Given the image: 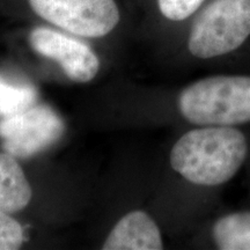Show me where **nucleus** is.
<instances>
[{
    "mask_svg": "<svg viewBox=\"0 0 250 250\" xmlns=\"http://www.w3.org/2000/svg\"><path fill=\"white\" fill-rule=\"evenodd\" d=\"M248 143L232 126H208L183 134L170 153V165L189 182L214 187L226 183L240 170Z\"/></svg>",
    "mask_w": 250,
    "mask_h": 250,
    "instance_id": "f257e3e1",
    "label": "nucleus"
},
{
    "mask_svg": "<svg viewBox=\"0 0 250 250\" xmlns=\"http://www.w3.org/2000/svg\"><path fill=\"white\" fill-rule=\"evenodd\" d=\"M30 46L43 57L57 62L70 79L87 83L98 74L100 61L86 43L46 27L30 31Z\"/></svg>",
    "mask_w": 250,
    "mask_h": 250,
    "instance_id": "423d86ee",
    "label": "nucleus"
},
{
    "mask_svg": "<svg viewBox=\"0 0 250 250\" xmlns=\"http://www.w3.org/2000/svg\"><path fill=\"white\" fill-rule=\"evenodd\" d=\"M31 9L48 22L74 35L102 37L120 21L115 0H28Z\"/></svg>",
    "mask_w": 250,
    "mask_h": 250,
    "instance_id": "20e7f679",
    "label": "nucleus"
},
{
    "mask_svg": "<svg viewBox=\"0 0 250 250\" xmlns=\"http://www.w3.org/2000/svg\"><path fill=\"white\" fill-rule=\"evenodd\" d=\"M181 114L197 125H230L250 122V77L217 76L187 87L179 99Z\"/></svg>",
    "mask_w": 250,
    "mask_h": 250,
    "instance_id": "f03ea898",
    "label": "nucleus"
},
{
    "mask_svg": "<svg viewBox=\"0 0 250 250\" xmlns=\"http://www.w3.org/2000/svg\"><path fill=\"white\" fill-rule=\"evenodd\" d=\"M65 124L54 109L35 104L0 121L2 148L17 159H29L48 149L62 136Z\"/></svg>",
    "mask_w": 250,
    "mask_h": 250,
    "instance_id": "39448f33",
    "label": "nucleus"
},
{
    "mask_svg": "<svg viewBox=\"0 0 250 250\" xmlns=\"http://www.w3.org/2000/svg\"><path fill=\"white\" fill-rule=\"evenodd\" d=\"M33 191L17 158L0 152V211L12 214L29 204Z\"/></svg>",
    "mask_w": 250,
    "mask_h": 250,
    "instance_id": "6e6552de",
    "label": "nucleus"
},
{
    "mask_svg": "<svg viewBox=\"0 0 250 250\" xmlns=\"http://www.w3.org/2000/svg\"><path fill=\"white\" fill-rule=\"evenodd\" d=\"M250 35V0H215L193 23L188 48L208 59L234 51Z\"/></svg>",
    "mask_w": 250,
    "mask_h": 250,
    "instance_id": "7ed1b4c3",
    "label": "nucleus"
},
{
    "mask_svg": "<svg viewBox=\"0 0 250 250\" xmlns=\"http://www.w3.org/2000/svg\"><path fill=\"white\" fill-rule=\"evenodd\" d=\"M215 245L221 250H250V212H235L215 221Z\"/></svg>",
    "mask_w": 250,
    "mask_h": 250,
    "instance_id": "9d476101",
    "label": "nucleus"
},
{
    "mask_svg": "<svg viewBox=\"0 0 250 250\" xmlns=\"http://www.w3.org/2000/svg\"><path fill=\"white\" fill-rule=\"evenodd\" d=\"M23 241L22 226L8 213L0 211V250L19 249Z\"/></svg>",
    "mask_w": 250,
    "mask_h": 250,
    "instance_id": "9b49d317",
    "label": "nucleus"
},
{
    "mask_svg": "<svg viewBox=\"0 0 250 250\" xmlns=\"http://www.w3.org/2000/svg\"><path fill=\"white\" fill-rule=\"evenodd\" d=\"M164 17L173 21H182L199 8L204 0H158Z\"/></svg>",
    "mask_w": 250,
    "mask_h": 250,
    "instance_id": "f8f14e48",
    "label": "nucleus"
},
{
    "mask_svg": "<svg viewBox=\"0 0 250 250\" xmlns=\"http://www.w3.org/2000/svg\"><path fill=\"white\" fill-rule=\"evenodd\" d=\"M37 90L22 78L0 72V118L20 114L37 102Z\"/></svg>",
    "mask_w": 250,
    "mask_h": 250,
    "instance_id": "1a4fd4ad",
    "label": "nucleus"
},
{
    "mask_svg": "<svg viewBox=\"0 0 250 250\" xmlns=\"http://www.w3.org/2000/svg\"><path fill=\"white\" fill-rule=\"evenodd\" d=\"M164 248L160 229L144 211H132L118 221L109 234L104 250H160Z\"/></svg>",
    "mask_w": 250,
    "mask_h": 250,
    "instance_id": "0eeeda50",
    "label": "nucleus"
}]
</instances>
